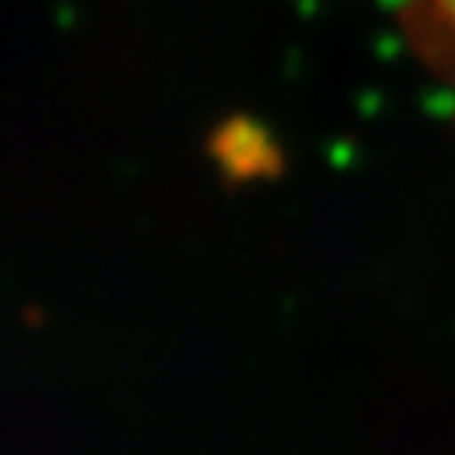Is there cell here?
<instances>
[{
	"mask_svg": "<svg viewBox=\"0 0 455 455\" xmlns=\"http://www.w3.org/2000/svg\"><path fill=\"white\" fill-rule=\"evenodd\" d=\"M405 14L411 41L455 84V0H408Z\"/></svg>",
	"mask_w": 455,
	"mask_h": 455,
	"instance_id": "cell-1",
	"label": "cell"
}]
</instances>
